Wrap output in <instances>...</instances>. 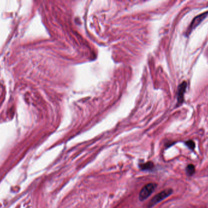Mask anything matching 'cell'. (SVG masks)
I'll return each mask as SVG.
<instances>
[{"label":"cell","instance_id":"obj_1","mask_svg":"<svg viewBox=\"0 0 208 208\" xmlns=\"http://www.w3.org/2000/svg\"><path fill=\"white\" fill-rule=\"evenodd\" d=\"M173 193V190L172 188H167L166 190H164L161 192H160L159 194H157L155 196L153 197V198L151 199V200L149 201V203L147 206L148 208L152 207L157 204L159 203L161 201L164 200L166 198H167L168 196L171 195Z\"/></svg>","mask_w":208,"mask_h":208},{"label":"cell","instance_id":"obj_2","mask_svg":"<svg viewBox=\"0 0 208 208\" xmlns=\"http://www.w3.org/2000/svg\"><path fill=\"white\" fill-rule=\"evenodd\" d=\"M157 184L154 182H151L144 185L141 190L139 194V200L141 201L147 200L152 193L155 191Z\"/></svg>","mask_w":208,"mask_h":208},{"label":"cell","instance_id":"obj_3","mask_svg":"<svg viewBox=\"0 0 208 208\" xmlns=\"http://www.w3.org/2000/svg\"><path fill=\"white\" fill-rule=\"evenodd\" d=\"M207 15H208V11L196 16L192 20L188 28L187 29V31L185 32V35L187 37L190 35L191 32L204 20Z\"/></svg>","mask_w":208,"mask_h":208},{"label":"cell","instance_id":"obj_4","mask_svg":"<svg viewBox=\"0 0 208 208\" xmlns=\"http://www.w3.org/2000/svg\"><path fill=\"white\" fill-rule=\"evenodd\" d=\"M187 87L186 81H183L179 86L177 92V104L181 105L184 101V95Z\"/></svg>","mask_w":208,"mask_h":208},{"label":"cell","instance_id":"obj_5","mask_svg":"<svg viewBox=\"0 0 208 208\" xmlns=\"http://www.w3.org/2000/svg\"><path fill=\"white\" fill-rule=\"evenodd\" d=\"M139 167L141 170H144V171H150V170H152L154 168L155 165L154 162L148 161L141 164Z\"/></svg>","mask_w":208,"mask_h":208},{"label":"cell","instance_id":"obj_6","mask_svg":"<svg viewBox=\"0 0 208 208\" xmlns=\"http://www.w3.org/2000/svg\"><path fill=\"white\" fill-rule=\"evenodd\" d=\"M195 172V168L193 164H189L187 166L186 172L189 175V176L193 175L194 174Z\"/></svg>","mask_w":208,"mask_h":208},{"label":"cell","instance_id":"obj_7","mask_svg":"<svg viewBox=\"0 0 208 208\" xmlns=\"http://www.w3.org/2000/svg\"><path fill=\"white\" fill-rule=\"evenodd\" d=\"M185 145L192 150H194L195 147V142L193 140H187L185 142Z\"/></svg>","mask_w":208,"mask_h":208}]
</instances>
